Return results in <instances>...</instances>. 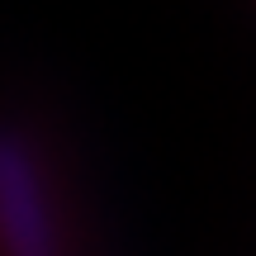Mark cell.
Here are the masks:
<instances>
[{"instance_id": "cell-1", "label": "cell", "mask_w": 256, "mask_h": 256, "mask_svg": "<svg viewBox=\"0 0 256 256\" xmlns=\"http://www.w3.org/2000/svg\"><path fill=\"white\" fill-rule=\"evenodd\" d=\"M0 256H66L48 171L10 124H0Z\"/></svg>"}]
</instances>
